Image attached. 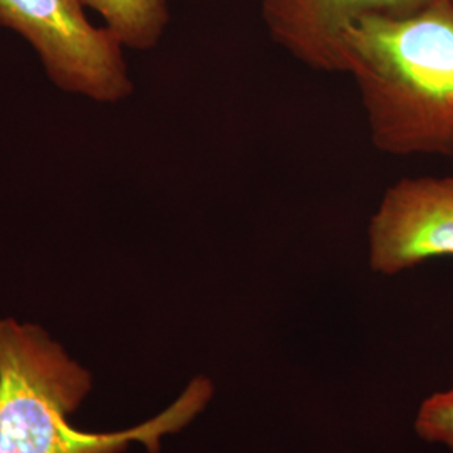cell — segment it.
I'll list each match as a JSON object with an SVG mask.
<instances>
[{"mask_svg":"<svg viewBox=\"0 0 453 453\" xmlns=\"http://www.w3.org/2000/svg\"><path fill=\"white\" fill-rule=\"evenodd\" d=\"M376 150L453 158V0L410 16H370L344 35Z\"/></svg>","mask_w":453,"mask_h":453,"instance_id":"obj_1","label":"cell"},{"mask_svg":"<svg viewBox=\"0 0 453 453\" xmlns=\"http://www.w3.org/2000/svg\"><path fill=\"white\" fill-rule=\"evenodd\" d=\"M91 389V376L48 333L0 318V453H119L133 441L158 452L207 406L213 387L195 378L158 417L125 432L86 434L69 417Z\"/></svg>","mask_w":453,"mask_h":453,"instance_id":"obj_2","label":"cell"},{"mask_svg":"<svg viewBox=\"0 0 453 453\" xmlns=\"http://www.w3.org/2000/svg\"><path fill=\"white\" fill-rule=\"evenodd\" d=\"M81 0H0V26L20 34L59 89L96 103H119L133 93L123 44L95 27Z\"/></svg>","mask_w":453,"mask_h":453,"instance_id":"obj_3","label":"cell"},{"mask_svg":"<svg viewBox=\"0 0 453 453\" xmlns=\"http://www.w3.org/2000/svg\"><path fill=\"white\" fill-rule=\"evenodd\" d=\"M370 265L395 275L438 257H453V177L393 183L368 226Z\"/></svg>","mask_w":453,"mask_h":453,"instance_id":"obj_4","label":"cell"},{"mask_svg":"<svg viewBox=\"0 0 453 453\" xmlns=\"http://www.w3.org/2000/svg\"><path fill=\"white\" fill-rule=\"evenodd\" d=\"M437 0H260L269 37L319 73H346L344 35L370 16H410Z\"/></svg>","mask_w":453,"mask_h":453,"instance_id":"obj_5","label":"cell"},{"mask_svg":"<svg viewBox=\"0 0 453 453\" xmlns=\"http://www.w3.org/2000/svg\"><path fill=\"white\" fill-rule=\"evenodd\" d=\"M104 19L123 48L148 50L162 41L170 22L168 0H81Z\"/></svg>","mask_w":453,"mask_h":453,"instance_id":"obj_6","label":"cell"},{"mask_svg":"<svg viewBox=\"0 0 453 453\" xmlns=\"http://www.w3.org/2000/svg\"><path fill=\"white\" fill-rule=\"evenodd\" d=\"M417 435L453 450V388L437 393L421 403L417 420Z\"/></svg>","mask_w":453,"mask_h":453,"instance_id":"obj_7","label":"cell"}]
</instances>
